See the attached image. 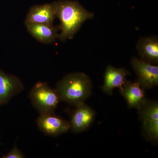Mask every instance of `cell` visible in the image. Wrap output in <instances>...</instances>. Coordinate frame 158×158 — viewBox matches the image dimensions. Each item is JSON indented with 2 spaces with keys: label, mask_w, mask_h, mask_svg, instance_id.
I'll return each mask as SVG.
<instances>
[{
  "label": "cell",
  "mask_w": 158,
  "mask_h": 158,
  "mask_svg": "<svg viewBox=\"0 0 158 158\" xmlns=\"http://www.w3.org/2000/svg\"><path fill=\"white\" fill-rule=\"evenodd\" d=\"M52 3L56 16L60 20L61 33L58 38L62 42L73 39L82 24L94 15L77 1L59 0Z\"/></svg>",
  "instance_id": "obj_1"
},
{
  "label": "cell",
  "mask_w": 158,
  "mask_h": 158,
  "mask_svg": "<svg viewBox=\"0 0 158 158\" xmlns=\"http://www.w3.org/2000/svg\"><path fill=\"white\" fill-rule=\"evenodd\" d=\"M91 89L90 77L81 72L66 75L59 81L56 88L60 101L75 106L85 102L90 96Z\"/></svg>",
  "instance_id": "obj_2"
},
{
  "label": "cell",
  "mask_w": 158,
  "mask_h": 158,
  "mask_svg": "<svg viewBox=\"0 0 158 158\" xmlns=\"http://www.w3.org/2000/svg\"><path fill=\"white\" fill-rule=\"evenodd\" d=\"M29 97L40 114L54 113L60 101L56 89L51 88L46 82L36 83L31 89Z\"/></svg>",
  "instance_id": "obj_3"
},
{
  "label": "cell",
  "mask_w": 158,
  "mask_h": 158,
  "mask_svg": "<svg viewBox=\"0 0 158 158\" xmlns=\"http://www.w3.org/2000/svg\"><path fill=\"white\" fill-rule=\"evenodd\" d=\"M132 67L138 77V83L143 89H149L158 85V66L137 57L131 60Z\"/></svg>",
  "instance_id": "obj_4"
},
{
  "label": "cell",
  "mask_w": 158,
  "mask_h": 158,
  "mask_svg": "<svg viewBox=\"0 0 158 158\" xmlns=\"http://www.w3.org/2000/svg\"><path fill=\"white\" fill-rule=\"evenodd\" d=\"M147 137L153 141L158 139V104L156 102L146 100L138 110Z\"/></svg>",
  "instance_id": "obj_5"
},
{
  "label": "cell",
  "mask_w": 158,
  "mask_h": 158,
  "mask_svg": "<svg viewBox=\"0 0 158 158\" xmlns=\"http://www.w3.org/2000/svg\"><path fill=\"white\" fill-rule=\"evenodd\" d=\"M36 122L39 129L48 136L56 137L67 132L70 129V123L54 113L40 114Z\"/></svg>",
  "instance_id": "obj_6"
},
{
  "label": "cell",
  "mask_w": 158,
  "mask_h": 158,
  "mask_svg": "<svg viewBox=\"0 0 158 158\" xmlns=\"http://www.w3.org/2000/svg\"><path fill=\"white\" fill-rule=\"evenodd\" d=\"M24 88L23 84L18 77L0 69V105L8 102Z\"/></svg>",
  "instance_id": "obj_7"
},
{
  "label": "cell",
  "mask_w": 158,
  "mask_h": 158,
  "mask_svg": "<svg viewBox=\"0 0 158 158\" xmlns=\"http://www.w3.org/2000/svg\"><path fill=\"white\" fill-rule=\"evenodd\" d=\"M76 107L69 123L72 132L78 133L81 132L90 127L95 117V113L84 102L79 104Z\"/></svg>",
  "instance_id": "obj_8"
},
{
  "label": "cell",
  "mask_w": 158,
  "mask_h": 158,
  "mask_svg": "<svg viewBox=\"0 0 158 158\" xmlns=\"http://www.w3.org/2000/svg\"><path fill=\"white\" fill-rule=\"evenodd\" d=\"M56 17L52 3L36 5L32 6L29 10L25 23L53 24Z\"/></svg>",
  "instance_id": "obj_9"
},
{
  "label": "cell",
  "mask_w": 158,
  "mask_h": 158,
  "mask_svg": "<svg viewBox=\"0 0 158 158\" xmlns=\"http://www.w3.org/2000/svg\"><path fill=\"white\" fill-rule=\"evenodd\" d=\"M129 74L125 69L117 68L109 65L106 67L104 76V84L102 87L103 91L107 94H112L113 89H121L126 82L127 76Z\"/></svg>",
  "instance_id": "obj_10"
},
{
  "label": "cell",
  "mask_w": 158,
  "mask_h": 158,
  "mask_svg": "<svg viewBox=\"0 0 158 158\" xmlns=\"http://www.w3.org/2000/svg\"><path fill=\"white\" fill-rule=\"evenodd\" d=\"M136 48L140 59L153 65L158 63V38L152 36L141 37Z\"/></svg>",
  "instance_id": "obj_11"
},
{
  "label": "cell",
  "mask_w": 158,
  "mask_h": 158,
  "mask_svg": "<svg viewBox=\"0 0 158 158\" xmlns=\"http://www.w3.org/2000/svg\"><path fill=\"white\" fill-rule=\"evenodd\" d=\"M144 90L138 81H127L120 89L122 95L127 102L129 107L136 108L138 110L147 100Z\"/></svg>",
  "instance_id": "obj_12"
},
{
  "label": "cell",
  "mask_w": 158,
  "mask_h": 158,
  "mask_svg": "<svg viewBox=\"0 0 158 158\" xmlns=\"http://www.w3.org/2000/svg\"><path fill=\"white\" fill-rule=\"evenodd\" d=\"M26 28L32 37L43 44L55 42L59 37L58 29L53 24L27 23Z\"/></svg>",
  "instance_id": "obj_13"
},
{
  "label": "cell",
  "mask_w": 158,
  "mask_h": 158,
  "mask_svg": "<svg viewBox=\"0 0 158 158\" xmlns=\"http://www.w3.org/2000/svg\"><path fill=\"white\" fill-rule=\"evenodd\" d=\"M3 158H25L20 150L19 149L16 145V143L12 149L6 155L2 156Z\"/></svg>",
  "instance_id": "obj_14"
}]
</instances>
